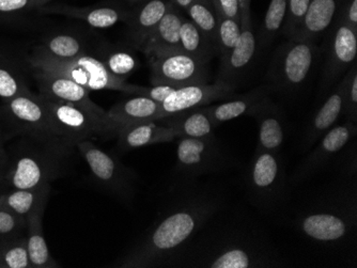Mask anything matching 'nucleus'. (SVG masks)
<instances>
[{
	"mask_svg": "<svg viewBox=\"0 0 357 268\" xmlns=\"http://www.w3.org/2000/svg\"><path fill=\"white\" fill-rule=\"evenodd\" d=\"M215 191L190 194L174 203L116 261L121 268H146L172 264L222 205Z\"/></svg>",
	"mask_w": 357,
	"mask_h": 268,
	"instance_id": "1",
	"label": "nucleus"
},
{
	"mask_svg": "<svg viewBox=\"0 0 357 268\" xmlns=\"http://www.w3.org/2000/svg\"><path fill=\"white\" fill-rule=\"evenodd\" d=\"M180 258L183 261L178 265L188 267L261 268L282 264L266 234L245 225H226L210 231L174 262Z\"/></svg>",
	"mask_w": 357,
	"mask_h": 268,
	"instance_id": "2",
	"label": "nucleus"
},
{
	"mask_svg": "<svg viewBox=\"0 0 357 268\" xmlns=\"http://www.w3.org/2000/svg\"><path fill=\"white\" fill-rule=\"evenodd\" d=\"M357 223L356 184H344L296 216L294 226L307 239L336 245L350 239Z\"/></svg>",
	"mask_w": 357,
	"mask_h": 268,
	"instance_id": "3",
	"label": "nucleus"
},
{
	"mask_svg": "<svg viewBox=\"0 0 357 268\" xmlns=\"http://www.w3.org/2000/svg\"><path fill=\"white\" fill-rule=\"evenodd\" d=\"M27 139L22 140L10 155L3 193L13 189H36L51 184L61 177L66 159L73 149Z\"/></svg>",
	"mask_w": 357,
	"mask_h": 268,
	"instance_id": "4",
	"label": "nucleus"
},
{
	"mask_svg": "<svg viewBox=\"0 0 357 268\" xmlns=\"http://www.w3.org/2000/svg\"><path fill=\"white\" fill-rule=\"evenodd\" d=\"M32 69L44 70L67 76L89 91L114 90L136 95L139 86L112 77L96 55L86 53L73 59L59 60L33 53L29 60Z\"/></svg>",
	"mask_w": 357,
	"mask_h": 268,
	"instance_id": "5",
	"label": "nucleus"
},
{
	"mask_svg": "<svg viewBox=\"0 0 357 268\" xmlns=\"http://www.w3.org/2000/svg\"><path fill=\"white\" fill-rule=\"evenodd\" d=\"M319 56L316 42L289 39L278 47L268 69L271 88L284 93L298 92L310 79Z\"/></svg>",
	"mask_w": 357,
	"mask_h": 268,
	"instance_id": "6",
	"label": "nucleus"
},
{
	"mask_svg": "<svg viewBox=\"0 0 357 268\" xmlns=\"http://www.w3.org/2000/svg\"><path fill=\"white\" fill-rule=\"evenodd\" d=\"M40 97L58 135L73 145L80 140L117 138L122 131L110 118L93 115L73 104Z\"/></svg>",
	"mask_w": 357,
	"mask_h": 268,
	"instance_id": "7",
	"label": "nucleus"
},
{
	"mask_svg": "<svg viewBox=\"0 0 357 268\" xmlns=\"http://www.w3.org/2000/svg\"><path fill=\"white\" fill-rule=\"evenodd\" d=\"M286 170L280 152L256 150L246 172L250 201L262 211H273L286 195Z\"/></svg>",
	"mask_w": 357,
	"mask_h": 268,
	"instance_id": "8",
	"label": "nucleus"
},
{
	"mask_svg": "<svg viewBox=\"0 0 357 268\" xmlns=\"http://www.w3.org/2000/svg\"><path fill=\"white\" fill-rule=\"evenodd\" d=\"M3 113L16 134L46 145L75 147L58 135L39 94L28 91L6 101Z\"/></svg>",
	"mask_w": 357,
	"mask_h": 268,
	"instance_id": "9",
	"label": "nucleus"
},
{
	"mask_svg": "<svg viewBox=\"0 0 357 268\" xmlns=\"http://www.w3.org/2000/svg\"><path fill=\"white\" fill-rule=\"evenodd\" d=\"M75 147L89 166L96 183L120 199L126 201L132 199L136 188V175L133 171L115 155L100 149L91 140H80Z\"/></svg>",
	"mask_w": 357,
	"mask_h": 268,
	"instance_id": "10",
	"label": "nucleus"
},
{
	"mask_svg": "<svg viewBox=\"0 0 357 268\" xmlns=\"http://www.w3.org/2000/svg\"><path fill=\"white\" fill-rule=\"evenodd\" d=\"M231 164L218 139L178 138L176 170L188 179L215 173Z\"/></svg>",
	"mask_w": 357,
	"mask_h": 268,
	"instance_id": "11",
	"label": "nucleus"
},
{
	"mask_svg": "<svg viewBox=\"0 0 357 268\" xmlns=\"http://www.w3.org/2000/svg\"><path fill=\"white\" fill-rule=\"evenodd\" d=\"M151 84H167L176 88L208 83V63L182 51L148 55Z\"/></svg>",
	"mask_w": 357,
	"mask_h": 268,
	"instance_id": "12",
	"label": "nucleus"
},
{
	"mask_svg": "<svg viewBox=\"0 0 357 268\" xmlns=\"http://www.w3.org/2000/svg\"><path fill=\"white\" fill-rule=\"evenodd\" d=\"M326 65L323 70V88L336 81L356 62L357 30L340 21H335L326 33Z\"/></svg>",
	"mask_w": 357,
	"mask_h": 268,
	"instance_id": "13",
	"label": "nucleus"
},
{
	"mask_svg": "<svg viewBox=\"0 0 357 268\" xmlns=\"http://www.w3.org/2000/svg\"><path fill=\"white\" fill-rule=\"evenodd\" d=\"M236 88V86L222 81H216L212 85L195 84L178 88L160 104L158 120L234 97Z\"/></svg>",
	"mask_w": 357,
	"mask_h": 268,
	"instance_id": "14",
	"label": "nucleus"
},
{
	"mask_svg": "<svg viewBox=\"0 0 357 268\" xmlns=\"http://www.w3.org/2000/svg\"><path fill=\"white\" fill-rule=\"evenodd\" d=\"M357 133V124L346 121L335 125L319 140L312 153L308 154L294 172L292 182L301 183L324 167L337 154L340 153L354 139Z\"/></svg>",
	"mask_w": 357,
	"mask_h": 268,
	"instance_id": "15",
	"label": "nucleus"
},
{
	"mask_svg": "<svg viewBox=\"0 0 357 268\" xmlns=\"http://www.w3.org/2000/svg\"><path fill=\"white\" fill-rule=\"evenodd\" d=\"M35 71V78L39 87V94L46 99L63 103L73 104L84 108L93 115L102 118H109L106 110L102 109L91 101L89 90L78 85L67 76L44 70L32 69Z\"/></svg>",
	"mask_w": 357,
	"mask_h": 268,
	"instance_id": "16",
	"label": "nucleus"
},
{
	"mask_svg": "<svg viewBox=\"0 0 357 268\" xmlns=\"http://www.w3.org/2000/svg\"><path fill=\"white\" fill-rule=\"evenodd\" d=\"M257 51L258 40L252 28V14H242L240 39L232 51L222 60L216 81H226L236 87L254 62Z\"/></svg>",
	"mask_w": 357,
	"mask_h": 268,
	"instance_id": "17",
	"label": "nucleus"
},
{
	"mask_svg": "<svg viewBox=\"0 0 357 268\" xmlns=\"http://www.w3.org/2000/svg\"><path fill=\"white\" fill-rule=\"evenodd\" d=\"M170 5L172 0H139L135 8L130 10L126 24L132 47L142 51Z\"/></svg>",
	"mask_w": 357,
	"mask_h": 268,
	"instance_id": "18",
	"label": "nucleus"
},
{
	"mask_svg": "<svg viewBox=\"0 0 357 268\" xmlns=\"http://www.w3.org/2000/svg\"><path fill=\"white\" fill-rule=\"evenodd\" d=\"M42 13L60 14L64 17L80 19L88 25L98 29L114 27L117 24L128 19L130 10L118 3H104L91 7H73V6L57 5L41 7Z\"/></svg>",
	"mask_w": 357,
	"mask_h": 268,
	"instance_id": "19",
	"label": "nucleus"
},
{
	"mask_svg": "<svg viewBox=\"0 0 357 268\" xmlns=\"http://www.w3.org/2000/svg\"><path fill=\"white\" fill-rule=\"evenodd\" d=\"M342 0H310L306 13L291 39L317 42L336 21Z\"/></svg>",
	"mask_w": 357,
	"mask_h": 268,
	"instance_id": "20",
	"label": "nucleus"
},
{
	"mask_svg": "<svg viewBox=\"0 0 357 268\" xmlns=\"http://www.w3.org/2000/svg\"><path fill=\"white\" fill-rule=\"evenodd\" d=\"M252 117L258 122L257 149L280 152L286 139V122L282 109L268 97Z\"/></svg>",
	"mask_w": 357,
	"mask_h": 268,
	"instance_id": "21",
	"label": "nucleus"
},
{
	"mask_svg": "<svg viewBox=\"0 0 357 268\" xmlns=\"http://www.w3.org/2000/svg\"><path fill=\"white\" fill-rule=\"evenodd\" d=\"M271 86H260L246 94L234 97L229 102L218 105L206 106V111L213 122L218 126L225 122L232 121L243 116H252V113L262 105L272 92Z\"/></svg>",
	"mask_w": 357,
	"mask_h": 268,
	"instance_id": "22",
	"label": "nucleus"
},
{
	"mask_svg": "<svg viewBox=\"0 0 357 268\" xmlns=\"http://www.w3.org/2000/svg\"><path fill=\"white\" fill-rule=\"evenodd\" d=\"M117 138L120 150L131 151L155 143H169L178 139V135L169 126L158 121H151L126 126Z\"/></svg>",
	"mask_w": 357,
	"mask_h": 268,
	"instance_id": "23",
	"label": "nucleus"
},
{
	"mask_svg": "<svg viewBox=\"0 0 357 268\" xmlns=\"http://www.w3.org/2000/svg\"><path fill=\"white\" fill-rule=\"evenodd\" d=\"M344 116V84H339L330 97L312 118L306 131L303 147L310 149L324 134L336 125L339 118Z\"/></svg>",
	"mask_w": 357,
	"mask_h": 268,
	"instance_id": "24",
	"label": "nucleus"
},
{
	"mask_svg": "<svg viewBox=\"0 0 357 268\" xmlns=\"http://www.w3.org/2000/svg\"><path fill=\"white\" fill-rule=\"evenodd\" d=\"M158 121L172 127L176 132L178 138H200V139H215L216 138L214 133L215 126L204 106L186 110L183 113H176Z\"/></svg>",
	"mask_w": 357,
	"mask_h": 268,
	"instance_id": "25",
	"label": "nucleus"
},
{
	"mask_svg": "<svg viewBox=\"0 0 357 268\" xmlns=\"http://www.w3.org/2000/svg\"><path fill=\"white\" fill-rule=\"evenodd\" d=\"M181 11L170 5L163 19H160L152 35L144 44L142 53L144 55L164 53V52L181 51L180 49V30H181Z\"/></svg>",
	"mask_w": 357,
	"mask_h": 268,
	"instance_id": "26",
	"label": "nucleus"
},
{
	"mask_svg": "<svg viewBox=\"0 0 357 268\" xmlns=\"http://www.w3.org/2000/svg\"><path fill=\"white\" fill-rule=\"evenodd\" d=\"M160 104L142 95L123 100L108 110V117L120 129L144 122L158 121Z\"/></svg>",
	"mask_w": 357,
	"mask_h": 268,
	"instance_id": "27",
	"label": "nucleus"
},
{
	"mask_svg": "<svg viewBox=\"0 0 357 268\" xmlns=\"http://www.w3.org/2000/svg\"><path fill=\"white\" fill-rule=\"evenodd\" d=\"M51 184L36 189H13L0 193V209L27 218L38 209L46 207Z\"/></svg>",
	"mask_w": 357,
	"mask_h": 268,
	"instance_id": "28",
	"label": "nucleus"
},
{
	"mask_svg": "<svg viewBox=\"0 0 357 268\" xmlns=\"http://www.w3.org/2000/svg\"><path fill=\"white\" fill-rule=\"evenodd\" d=\"M44 211L40 207L27 218V248L31 268H57L59 264L52 257L43 233Z\"/></svg>",
	"mask_w": 357,
	"mask_h": 268,
	"instance_id": "29",
	"label": "nucleus"
},
{
	"mask_svg": "<svg viewBox=\"0 0 357 268\" xmlns=\"http://www.w3.org/2000/svg\"><path fill=\"white\" fill-rule=\"evenodd\" d=\"M180 49L192 57L208 63L216 52V46L188 17L182 19Z\"/></svg>",
	"mask_w": 357,
	"mask_h": 268,
	"instance_id": "30",
	"label": "nucleus"
},
{
	"mask_svg": "<svg viewBox=\"0 0 357 268\" xmlns=\"http://www.w3.org/2000/svg\"><path fill=\"white\" fill-rule=\"evenodd\" d=\"M94 55L101 60L112 77L126 81L138 67V59L131 51L118 46H102Z\"/></svg>",
	"mask_w": 357,
	"mask_h": 268,
	"instance_id": "31",
	"label": "nucleus"
},
{
	"mask_svg": "<svg viewBox=\"0 0 357 268\" xmlns=\"http://www.w3.org/2000/svg\"><path fill=\"white\" fill-rule=\"evenodd\" d=\"M35 53L41 54L54 59H73L87 53V46L83 40L71 33H59L47 38L43 44L35 49Z\"/></svg>",
	"mask_w": 357,
	"mask_h": 268,
	"instance_id": "32",
	"label": "nucleus"
},
{
	"mask_svg": "<svg viewBox=\"0 0 357 268\" xmlns=\"http://www.w3.org/2000/svg\"><path fill=\"white\" fill-rule=\"evenodd\" d=\"M288 12V0H271L259 35L258 47L266 49L282 33Z\"/></svg>",
	"mask_w": 357,
	"mask_h": 268,
	"instance_id": "33",
	"label": "nucleus"
},
{
	"mask_svg": "<svg viewBox=\"0 0 357 268\" xmlns=\"http://www.w3.org/2000/svg\"><path fill=\"white\" fill-rule=\"evenodd\" d=\"M185 12L188 19L216 46L218 13L212 0H196Z\"/></svg>",
	"mask_w": 357,
	"mask_h": 268,
	"instance_id": "34",
	"label": "nucleus"
},
{
	"mask_svg": "<svg viewBox=\"0 0 357 268\" xmlns=\"http://www.w3.org/2000/svg\"><path fill=\"white\" fill-rule=\"evenodd\" d=\"M0 264L3 268H31L26 236L0 241Z\"/></svg>",
	"mask_w": 357,
	"mask_h": 268,
	"instance_id": "35",
	"label": "nucleus"
},
{
	"mask_svg": "<svg viewBox=\"0 0 357 268\" xmlns=\"http://www.w3.org/2000/svg\"><path fill=\"white\" fill-rule=\"evenodd\" d=\"M29 91L20 72L9 62L0 59V97L9 101Z\"/></svg>",
	"mask_w": 357,
	"mask_h": 268,
	"instance_id": "36",
	"label": "nucleus"
},
{
	"mask_svg": "<svg viewBox=\"0 0 357 268\" xmlns=\"http://www.w3.org/2000/svg\"><path fill=\"white\" fill-rule=\"evenodd\" d=\"M241 35V22L229 19L218 13V35H216V52L224 59L238 43Z\"/></svg>",
	"mask_w": 357,
	"mask_h": 268,
	"instance_id": "37",
	"label": "nucleus"
},
{
	"mask_svg": "<svg viewBox=\"0 0 357 268\" xmlns=\"http://www.w3.org/2000/svg\"><path fill=\"white\" fill-rule=\"evenodd\" d=\"M342 84L344 116H346L347 121L357 124V62H354L346 72Z\"/></svg>",
	"mask_w": 357,
	"mask_h": 268,
	"instance_id": "38",
	"label": "nucleus"
},
{
	"mask_svg": "<svg viewBox=\"0 0 357 268\" xmlns=\"http://www.w3.org/2000/svg\"><path fill=\"white\" fill-rule=\"evenodd\" d=\"M27 231V220L7 210L0 209V241L15 239Z\"/></svg>",
	"mask_w": 357,
	"mask_h": 268,
	"instance_id": "39",
	"label": "nucleus"
},
{
	"mask_svg": "<svg viewBox=\"0 0 357 268\" xmlns=\"http://www.w3.org/2000/svg\"><path fill=\"white\" fill-rule=\"evenodd\" d=\"M310 3V0H288V12L282 33L288 39H291L296 33Z\"/></svg>",
	"mask_w": 357,
	"mask_h": 268,
	"instance_id": "40",
	"label": "nucleus"
},
{
	"mask_svg": "<svg viewBox=\"0 0 357 268\" xmlns=\"http://www.w3.org/2000/svg\"><path fill=\"white\" fill-rule=\"evenodd\" d=\"M176 89L178 88L167 85V84H151L150 87L139 86L136 95H142V97H148L156 103L162 104Z\"/></svg>",
	"mask_w": 357,
	"mask_h": 268,
	"instance_id": "41",
	"label": "nucleus"
},
{
	"mask_svg": "<svg viewBox=\"0 0 357 268\" xmlns=\"http://www.w3.org/2000/svg\"><path fill=\"white\" fill-rule=\"evenodd\" d=\"M336 21L342 22L357 30V0H342Z\"/></svg>",
	"mask_w": 357,
	"mask_h": 268,
	"instance_id": "42",
	"label": "nucleus"
},
{
	"mask_svg": "<svg viewBox=\"0 0 357 268\" xmlns=\"http://www.w3.org/2000/svg\"><path fill=\"white\" fill-rule=\"evenodd\" d=\"M218 13L241 22V7L238 0H212Z\"/></svg>",
	"mask_w": 357,
	"mask_h": 268,
	"instance_id": "43",
	"label": "nucleus"
},
{
	"mask_svg": "<svg viewBox=\"0 0 357 268\" xmlns=\"http://www.w3.org/2000/svg\"><path fill=\"white\" fill-rule=\"evenodd\" d=\"M32 0H0V14L10 15L25 10L32 9Z\"/></svg>",
	"mask_w": 357,
	"mask_h": 268,
	"instance_id": "44",
	"label": "nucleus"
},
{
	"mask_svg": "<svg viewBox=\"0 0 357 268\" xmlns=\"http://www.w3.org/2000/svg\"><path fill=\"white\" fill-rule=\"evenodd\" d=\"M10 167V154L0 145V193H3V183Z\"/></svg>",
	"mask_w": 357,
	"mask_h": 268,
	"instance_id": "45",
	"label": "nucleus"
},
{
	"mask_svg": "<svg viewBox=\"0 0 357 268\" xmlns=\"http://www.w3.org/2000/svg\"><path fill=\"white\" fill-rule=\"evenodd\" d=\"M195 1L196 0H172V3L180 11H186Z\"/></svg>",
	"mask_w": 357,
	"mask_h": 268,
	"instance_id": "46",
	"label": "nucleus"
},
{
	"mask_svg": "<svg viewBox=\"0 0 357 268\" xmlns=\"http://www.w3.org/2000/svg\"><path fill=\"white\" fill-rule=\"evenodd\" d=\"M250 3H252V0H238L241 7V15L242 14L250 13Z\"/></svg>",
	"mask_w": 357,
	"mask_h": 268,
	"instance_id": "47",
	"label": "nucleus"
},
{
	"mask_svg": "<svg viewBox=\"0 0 357 268\" xmlns=\"http://www.w3.org/2000/svg\"><path fill=\"white\" fill-rule=\"evenodd\" d=\"M48 1H51V0H32V3H33V8H41Z\"/></svg>",
	"mask_w": 357,
	"mask_h": 268,
	"instance_id": "48",
	"label": "nucleus"
},
{
	"mask_svg": "<svg viewBox=\"0 0 357 268\" xmlns=\"http://www.w3.org/2000/svg\"><path fill=\"white\" fill-rule=\"evenodd\" d=\"M3 132H1V127H0V145H3Z\"/></svg>",
	"mask_w": 357,
	"mask_h": 268,
	"instance_id": "49",
	"label": "nucleus"
},
{
	"mask_svg": "<svg viewBox=\"0 0 357 268\" xmlns=\"http://www.w3.org/2000/svg\"><path fill=\"white\" fill-rule=\"evenodd\" d=\"M128 3H132V5H136L139 0H128Z\"/></svg>",
	"mask_w": 357,
	"mask_h": 268,
	"instance_id": "50",
	"label": "nucleus"
},
{
	"mask_svg": "<svg viewBox=\"0 0 357 268\" xmlns=\"http://www.w3.org/2000/svg\"><path fill=\"white\" fill-rule=\"evenodd\" d=\"M0 268H3V267H1V264H0Z\"/></svg>",
	"mask_w": 357,
	"mask_h": 268,
	"instance_id": "51",
	"label": "nucleus"
}]
</instances>
